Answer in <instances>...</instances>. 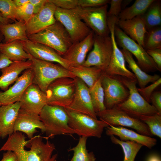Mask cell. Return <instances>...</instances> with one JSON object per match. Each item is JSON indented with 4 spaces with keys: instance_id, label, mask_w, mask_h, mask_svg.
Masks as SVG:
<instances>
[{
    "instance_id": "cell-39",
    "label": "cell",
    "mask_w": 161,
    "mask_h": 161,
    "mask_svg": "<svg viewBox=\"0 0 161 161\" xmlns=\"http://www.w3.org/2000/svg\"><path fill=\"white\" fill-rule=\"evenodd\" d=\"M161 84V78H160L150 85L143 88H137L138 91L142 96L148 103L150 102V97L155 89Z\"/></svg>"
},
{
    "instance_id": "cell-15",
    "label": "cell",
    "mask_w": 161,
    "mask_h": 161,
    "mask_svg": "<svg viewBox=\"0 0 161 161\" xmlns=\"http://www.w3.org/2000/svg\"><path fill=\"white\" fill-rule=\"evenodd\" d=\"M76 88L72 102L66 109L97 119L92 104L89 89L80 79L75 78Z\"/></svg>"
},
{
    "instance_id": "cell-43",
    "label": "cell",
    "mask_w": 161,
    "mask_h": 161,
    "mask_svg": "<svg viewBox=\"0 0 161 161\" xmlns=\"http://www.w3.org/2000/svg\"><path fill=\"white\" fill-rule=\"evenodd\" d=\"M157 65L159 71H161V48L146 50Z\"/></svg>"
},
{
    "instance_id": "cell-49",
    "label": "cell",
    "mask_w": 161,
    "mask_h": 161,
    "mask_svg": "<svg viewBox=\"0 0 161 161\" xmlns=\"http://www.w3.org/2000/svg\"><path fill=\"white\" fill-rule=\"evenodd\" d=\"M147 161H161V160L158 155L154 154L150 155L148 157Z\"/></svg>"
},
{
    "instance_id": "cell-4",
    "label": "cell",
    "mask_w": 161,
    "mask_h": 161,
    "mask_svg": "<svg viewBox=\"0 0 161 161\" xmlns=\"http://www.w3.org/2000/svg\"><path fill=\"white\" fill-rule=\"evenodd\" d=\"M120 76L123 83L129 89V95L126 100L115 107L131 117L138 119L142 116L154 115L158 113L156 109L147 102L139 92L136 86V78L130 79Z\"/></svg>"
},
{
    "instance_id": "cell-33",
    "label": "cell",
    "mask_w": 161,
    "mask_h": 161,
    "mask_svg": "<svg viewBox=\"0 0 161 161\" xmlns=\"http://www.w3.org/2000/svg\"><path fill=\"white\" fill-rule=\"evenodd\" d=\"M110 137L113 143L119 145L122 148L124 155L123 161H134L137 154L143 146L134 141H122L114 135Z\"/></svg>"
},
{
    "instance_id": "cell-23",
    "label": "cell",
    "mask_w": 161,
    "mask_h": 161,
    "mask_svg": "<svg viewBox=\"0 0 161 161\" xmlns=\"http://www.w3.org/2000/svg\"><path fill=\"white\" fill-rule=\"evenodd\" d=\"M106 133L109 136H117L123 141H133L150 149L157 143L156 139L144 135L120 126H109Z\"/></svg>"
},
{
    "instance_id": "cell-30",
    "label": "cell",
    "mask_w": 161,
    "mask_h": 161,
    "mask_svg": "<svg viewBox=\"0 0 161 161\" xmlns=\"http://www.w3.org/2000/svg\"><path fill=\"white\" fill-rule=\"evenodd\" d=\"M155 0H136L131 6L121 11L118 19L126 20L143 15L150 5Z\"/></svg>"
},
{
    "instance_id": "cell-22",
    "label": "cell",
    "mask_w": 161,
    "mask_h": 161,
    "mask_svg": "<svg viewBox=\"0 0 161 161\" xmlns=\"http://www.w3.org/2000/svg\"><path fill=\"white\" fill-rule=\"evenodd\" d=\"M116 24L131 38L143 47L147 32L143 15L126 20L117 19Z\"/></svg>"
},
{
    "instance_id": "cell-28",
    "label": "cell",
    "mask_w": 161,
    "mask_h": 161,
    "mask_svg": "<svg viewBox=\"0 0 161 161\" xmlns=\"http://www.w3.org/2000/svg\"><path fill=\"white\" fill-rule=\"evenodd\" d=\"M68 69L74 75L81 80L88 87L91 88L102 76L103 72L95 66H86L82 65L70 66Z\"/></svg>"
},
{
    "instance_id": "cell-16",
    "label": "cell",
    "mask_w": 161,
    "mask_h": 161,
    "mask_svg": "<svg viewBox=\"0 0 161 161\" xmlns=\"http://www.w3.org/2000/svg\"><path fill=\"white\" fill-rule=\"evenodd\" d=\"M34 75L32 68L25 70L14 84L4 92H0V102L5 105L19 101L27 87L32 83Z\"/></svg>"
},
{
    "instance_id": "cell-5",
    "label": "cell",
    "mask_w": 161,
    "mask_h": 161,
    "mask_svg": "<svg viewBox=\"0 0 161 161\" xmlns=\"http://www.w3.org/2000/svg\"><path fill=\"white\" fill-rule=\"evenodd\" d=\"M31 60L34 73L32 83L37 85L45 93L49 85L55 80L63 77L76 78L68 69L60 64L33 57Z\"/></svg>"
},
{
    "instance_id": "cell-18",
    "label": "cell",
    "mask_w": 161,
    "mask_h": 161,
    "mask_svg": "<svg viewBox=\"0 0 161 161\" xmlns=\"http://www.w3.org/2000/svg\"><path fill=\"white\" fill-rule=\"evenodd\" d=\"M94 33L91 30L84 39L72 43L62 57L69 67L82 65L88 52L93 47Z\"/></svg>"
},
{
    "instance_id": "cell-1",
    "label": "cell",
    "mask_w": 161,
    "mask_h": 161,
    "mask_svg": "<svg viewBox=\"0 0 161 161\" xmlns=\"http://www.w3.org/2000/svg\"><path fill=\"white\" fill-rule=\"evenodd\" d=\"M44 142L40 135L26 141L24 135L17 131L9 136L0 151H10L16 154L18 161H56L58 154L52 155L55 149L54 144L48 141Z\"/></svg>"
},
{
    "instance_id": "cell-11",
    "label": "cell",
    "mask_w": 161,
    "mask_h": 161,
    "mask_svg": "<svg viewBox=\"0 0 161 161\" xmlns=\"http://www.w3.org/2000/svg\"><path fill=\"white\" fill-rule=\"evenodd\" d=\"M54 16L56 20L60 22L67 30L72 43L84 39L91 30L72 10L56 7Z\"/></svg>"
},
{
    "instance_id": "cell-42",
    "label": "cell",
    "mask_w": 161,
    "mask_h": 161,
    "mask_svg": "<svg viewBox=\"0 0 161 161\" xmlns=\"http://www.w3.org/2000/svg\"><path fill=\"white\" fill-rule=\"evenodd\" d=\"M122 0H111L110 1V7L107 12L108 17H118L122 10Z\"/></svg>"
},
{
    "instance_id": "cell-26",
    "label": "cell",
    "mask_w": 161,
    "mask_h": 161,
    "mask_svg": "<svg viewBox=\"0 0 161 161\" xmlns=\"http://www.w3.org/2000/svg\"><path fill=\"white\" fill-rule=\"evenodd\" d=\"M26 30V23L23 21L12 24L0 22V32L3 35L5 43L17 40L26 41L28 40Z\"/></svg>"
},
{
    "instance_id": "cell-25",
    "label": "cell",
    "mask_w": 161,
    "mask_h": 161,
    "mask_svg": "<svg viewBox=\"0 0 161 161\" xmlns=\"http://www.w3.org/2000/svg\"><path fill=\"white\" fill-rule=\"evenodd\" d=\"M31 59L27 61H14L9 66L1 69L2 75L0 76V88L4 91L9 86L18 78L19 74L23 71L32 67Z\"/></svg>"
},
{
    "instance_id": "cell-35",
    "label": "cell",
    "mask_w": 161,
    "mask_h": 161,
    "mask_svg": "<svg viewBox=\"0 0 161 161\" xmlns=\"http://www.w3.org/2000/svg\"><path fill=\"white\" fill-rule=\"evenodd\" d=\"M143 48L146 51L161 48V27H157L147 30L143 41Z\"/></svg>"
},
{
    "instance_id": "cell-17",
    "label": "cell",
    "mask_w": 161,
    "mask_h": 161,
    "mask_svg": "<svg viewBox=\"0 0 161 161\" xmlns=\"http://www.w3.org/2000/svg\"><path fill=\"white\" fill-rule=\"evenodd\" d=\"M56 7L47 0L42 9L34 14L26 24L27 36L37 33L54 24L56 21L54 16Z\"/></svg>"
},
{
    "instance_id": "cell-8",
    "label": "cell",
    "mask_w": 161,
    "mask_h": 161,
    "mask_svg": "<svg viewBox=\"0 0 161 161\" xmlns=\"http://www.w3.org/2000/svg\"><path fill=\"white\" fill-rule=\"evenodd\" d=\"M114 32L117 45L135 57L137 64L143 71L147 73L159 71L156 64L143 47L131 38L116 24Z\"/></svg>"
},
{
    "instance_id": "cell-53",
    "label": "cell",
    "mask_w": 161,
    "mask_h": 161,
    "mask_svg": "<svg viewBox=\"0 0 161 161\" xmlns=\"http://www.w3.org/2000/svg\"><path fill=\"white\" fill-rule=\"evenodd\" d=\"M1 106V104L0 102V106Z\"/></svg>"
},
{
    "instance_id": "cell-32",
    "label": "cell",
    "mask_w": 161,
    "mask_h": 161,
    "mask_svg": "<svg viewBox=\"0 0 161 161\" xmlns=\"http://www.w3.org/2000/svg\"><path fill=\"white\" fill-rule=\"evenodd\" d=\"M87 137H80L76 146L69 148L68 151H73V155L70 161H95L96 158L93 152H89L86 144Z\"/></svg>"
},
{
    "instance_id": "cell-13",
    "label": "cell",
    "mask_w": 161,
    "mask_h": 161,
    "mask_svg": "<svg viewBox=\"0 0 161 161\" xmlns=\"http://www.w3.org/2000/svg\"><path fill=\"white\" fill-rule=\"evenodd\" d=\"M93 48L82 65L86 66H95L103 72L107 68L112 52V44L110 35L94 36Z\"/></svg>"
},
{
    "instance_id": "cell-29",
    "label": "cell",
    "mask_w": 161,
    "mask_h": 161,
    "mask_svg": "<svg viewBox=\"0 0 161 161\" xmlns=\"http://www.w3.org/2000/svg\"><path fill=\"white\" fill-rule=\"evenodd\" d=\"M0 52L12 61H25L32 58L25 51L21 41L19 40L8 43L1 42Z\"/></svg>"
},
{
    "instance_id": "cell-3",
    "label": "cell",
    "mask_w": 161,
    "mask_h": 161,
    "mask_svg": "<svg viewBox=\"0 0 161 161\" xmlns=\"http://www.w3.org/2000/svg\"><path fill=\"white\" fill-rule=\"evenodd\" d=\"M39 115L48 138H52L56 135L75 134L69 125V116L65 108L46 104Z\"/></svg>"
},
{
    "instance_id": "cell-12",
    "label": "cell",
    "mask_w": 161,
    "mask_h": 161,
    "mask_svg": "<svg viewBox=\"0 0 161 161\" xmlns=\"http://www.w3.org/2000/svg\"><path fill=\"white\" fill-rule=\"evenodd\" d=\"M101 84L104 94V105L106 109L114 107L126 100L129 91L120 76L109 75L103 73Z\"/></svg>"
},
{
    "instance_id": "cell-45",
    "label": "cell",
    "mask_w": 161,
    "mask_h": 161,
    "mask_svg": "<svg viewBox=\"0 0 161 161\" xmlns=\"http://www.w3.org/2000/svg\"><path fill=\"white\" fill-rule=\"evenodd\" d=\"M33 7L34 14L39 12L43 7L47 0H29Z\"/></svg>"
},
{
    "instance_id": "cell-37",
    "label": "cell",
    "mask_w": 161,
    "mask_h": 161,
    "mask_svg": "<svg viewBox=\"0 0 161 161\" xmlns=\"http://www.w3.org/2000/svg\"><path fill=\"white\" fill-rule=\"evenodd\" d=\"M148 126L152 135L161 138V114L145 116L139 119Z\"/></svg>"
},
{
    "instance_id": "cell-40",
    "label": "cell",
    "mask_w": 161,
    "mask_h": 161,
    "mask_svg": "<svg viewBox=\"0 0 161 161\" xmlns=\"http://www.w3.org/2000/svg\"><path fill=\"white\" fill-rule=\"evenodd\" d=\"M56 7L72 10L78 6V0H48Z\"/></svg>"
},
{
    "instance_id": "cell-14",
    "label": "cell",
    "mask_w": 161,
    "mask_h": 161,
    "mask_svg": "<svg viewBox=\"0 0 161 161\" xmlns=\"http://www.w3.org/2000/svg\"><path fill=\"white\" fill-rule=\"evenodd\" d=\"M117 18H108L109 27L112 44V52L109 64L103 73L109 75H117L130 79L136 78L133 73L126 67L125 60L117 44L114 35V27Z\"/></svg>"
},
{
    "instance_id": "cell-31",
    "label": "cell",
    "mask_w": 161,
    "mask_h": 161,
    "mask_svg": "<svg viewBox=\"0 0 161 161\" xmlns=\"http://www.w3.org/2000/svg\"><path fill=\"white\" fill-rule=\"evenodd\" d=\"M147 31L161 24L160 0H155L150 5L143 15Z\"/></svg>"
},
{
    "instance_id": "cell-54",
    "label": "cell",
    "mask_w": 161,
    "mask_h": 161,
    "mask_svg": "<svg viewBox=\"0 0 161 161\" xmlns=\"http://www.w3.org/2000/svg\"><path fill=\"white\" fill-rule=\"evenodd\" d=\"M1 137V132H0V138Z\"/></svg>"
},
{
    "instance_id": "cell-47",
    "label": "cell",
    "mask_w": 161,
    "mask_h": 161,
    "mask_svg": "<svg viewBox=\"0 0 161 161\" xmlns=\"http://www.w3.org/2000/svg\"><path fill=\"white\" fill-rule=\"evenodd\" d=\"M14 61L10 60L2 54H0V69L9 66Z\"/></svg>"
},
{
    "instance_id": "cell-7",
    "label": "cell",
    "mask_w": 161,
    "mask_h": 161,
    "mask_svg": "<svg viewBox=\"0 0 161 161\" xmlns=\"http://www.w3.org/2000/svg\"><path fill=\"white\" fill-rule=\"evenodd\" d=\"M65 109L69 116V126L80 137L100 138L104 128L109 126L100 120Z\"/></svg>"
},
{
    "instance_id": "cell-46",
    "label": "cell",
    "mask_w": 161,
    "mask_h": 161,
    "mask_svg": "<svg viewBox=\"0 0 161 161\" xmlns=\"http://www.w3.org/2000/svg\"><path fill=\"white\" fill-rule=\"evenodd\" d=\"M1 161H18V159L15 153L11 151H7L3 153Z\"/></svg>"
},
{
    "instance_id": "cell-48",
    "label": "cell",
    "mask_w": 161,
    "mask_h": 161,
    "mask_svg": "<svg viewBox=\"0 0 161 161\" xmlns=\"http://www.w3.org/2000/svg\"><path fill=\"white\" fill-rule=\"evenodd\" d=\"M16 7L18 8L23 6L29 2V0H13Z\"/></svg>"
},
{
    "instance_id": "cell-44",
    "label": "cell",
    "mask_w": 161,
    "mask_h": 161,
    "mask_svg": "<svg viewBox=\"0 0 161 161\" xmlns=\"http://www.w3.org/2000/svg\"><path fill=\"white\" fill-rule=\"evenodd\" d=\"M152 105L157 110L158 113L161 114V92L154 91L150 97Z\"/></svg>"
},
{
    "instance_id": "cell-19",
    "label": "cell",
    "mask_w": 161,
    "mask_h": 161,
    "mask_svg": "<svg viewBox=\"0 0 161 161\" xmlns=\"http://www.w3.org/2000/svg\"><path fill=\"white\" fill-rule=\"evenodd\" d=\"M21 41L25 51L32 57L47 61L55 62L68 69L69 66L65 60L51 47L29 39Z\"/></svg>"
},
{
    "instance_id": "cell-38",
    "label": "cell",
    "mask_w": 161,
    "mask_h": 161,
    "mask_svg": "<svg viewBox=\"0 0 161 161\" xmlns=\"http://www.w3.org/2000/svg\"><path fill=\"white\" fill-rule=\"evenodd\" d=\"M17 12L20 20L25 21L27 24L34 14L33 6L29 2L18 8Z\"/></svg>"
},
{
    "instance_id": "cell-21",
    "label": "cell",
    "mask_w": 161,
    "mask_h": 161,
    "mask_svg": "<svg viewBox=\"0 0 161 161\" xmlns=\"http://www.w3.org/2000/svg\"><path fill=\"white\" fill-rule=\"evenodd\" d=\"M37 128L40 129L42 132H45V127L39 115L29 112L20 108L14 124V132H23L31 139L37 132Z\"/></svg>"
},
{
    "instance_id": "cell-34",
    "label": "cell",
    "mask_w": 161,
    "mask_h": 161,
    "mask_svg": "<svg viewBox=\"0 0 161 161\" xmlns=\"http://www.w3.org/2000/svg\"><path fill=\"white\" fill-rule=\"evenodd\" d=\"M101 77L89 89L92 104L96 113L106 109L104 105V94L101 84Z\"/></svg>"
},
{
    "instance_id": "cell-36",
    "label": "cell",
    "mask_w": 161,
    "mask_h": 161,
    "mask_svg": "<svg viewBox=\"0 0 161 161\" xmlns=\"http://www.w3.org/2000/svg\"><path fill=\"white\" fill-rule=\"evenodd\" d=\"M0 12L7 19L14 22L20 20L13 0H0Z\"/></svg>"
},
{
    "instance_id": "cell-50",
    "label": "cell",
    "mask_w": 161,
    "mask_h": 161,
    "mask_svg": "<svg viewBox=\"0 0 161 161\" xmlns=\"http://www.w3.org/2000/svg\"><path fill=\"white\" fill-rule=\"evenodd\" d=\"M12 21L10 20L4 18L1 13L0 12V22L4 24H9Z\"/></svg>"
},
{
    "instance_id": "cell-41",
    "label": "cell",
    "mask_w": 161,
    "mask_h": 161,
    "mask_svg": "<svg viewBox=\"0 0 161 161\" xmlns=\"http://www.w3.org/2000/svg\"><path fill=\"white\" fill-rule=\"evenodd\" d=\"M109 0H78V6L82 7H97L109 3Z\"/></svg>"
},
{
    "instance_id": "cell-10",
    "label": "cell",
    "mask_w": 161,
    "mask_h": 161,
    "mask_svg": "<svg viewBox=\"0 0 161 161\" xmlns=\"http://www.w3.org/2000/svg\"><path fill=\"white\" fill-rule=\"evenodd\" d=\"M100 120L109 126H126L136 130L137 133L145 136L153 135L147 126L139 119L131 117L116 107L106 109L96 113Z\"/></svg>"
},
{
    "instance_id": "cell-51",
    "label": "cell",
    "mask_w": 161,
    "mask_h": 161,
    "mask_svg": "<svg viewBox=\"0 0 161 161\" xmlns=\"http://www.w3.org/2000/svg\"><path fill=\"white\" fill-rule=\"evenodd\" d=\"M132 1L131 0H122L121 3L122 10L126 8V6L129 5Z\"/></svg>"
},
{
    "instance_id": "cell-2",
    "label": "cell",
    "mask_w": 161,
    "mask_h": 161,
    "mask_svg": "<svg viewBox=\"0 0 161 161\" xmlns=\"http://www.w3.org/2000/svg\"><path fill=\"white\" fill-rule=\"evenodd\" d=\"M27 37L33 42L51 47L61 56L72 44L68 32L62 24L57 21L40 31Z\"/></svg>"
},
{
    "instance_id": "cell-6",
    "label": "cell",
    "mask_w": 161,
    "mask_h": 161,
    "mask_svg": "<svg viewBox=\"0 0 161 161\" xmlns=\"http://www.w3.org/2000/svg\"><path fill=\"white\" fill-rule=\"evenodd\" d=\"M76 88L75 78L63 77L55 80L45 92L47 104L68 108L73 100Z\"/></svg>"
},
{
    "instance_id": "cell-20",
    "label": "cell",
    "mask_w": 161,
    "mask_h": 161,
    "mask_svg": "<svg viewBox=\"0 0 161 161\" xmlns=\"http://www.w3.org/2000/svg\"><path fill=\"white\" fill-rule=\"evenodd\" d=\"M19 101L21 108L39 115L47 104V98L45 93L37 85L32 83L25 90Z\"/></svg>"
},
{
    "instance_id": "cell-52",
    "label": "cell",
    "mask_w": 161,
    "mask_h": 161,
    "mask_svg": "<svg viewBox=\"0 0 161 161\" xmlns=\"http://www.w3.org/2000/svg\"><path fill=\"white\" fill-rule=\"evenodd\" d=\"M4 39V37L2 33L0 32V44L1 43L2 40ZM1 53L0 52V54Z\"/></svg>"
},
{
    "instance_id": "cell-9",
    "label": "cell",
    "mask_w": 161,
    "mask_h": 161,
    "mask_svg": "<svg viewBox=\"0 0 161 161\" xmlns=\"http://www.w3.org/2000/svg\"><path fill=\"white\" fill-rule=\"evenodd\" d=\"M108 4L97 7H82L72 9L92 30L100 36L110 35L107 22Z\"/></svg>"
},
{
    "instance_id": "cell-27",
    "label": "cell",
    "mask_w": 161,
    "mask_h": 161,
    "mask_svg": "<svg viewBox=\"0 0 161 161\" xmlns=\"http://www.w3.org/2000/svg\"><path fill=\"white\" fill-rule=\"evenodd\" d=\"M121 50L129 67L133 72L140 88H144L149 83H153L160 78L158 75H150L143 71L136 62L132 55L129 52L123 49Z\"/></svg>"
},
{
    "instance_id": "cell-24",
    "label": "cell",
    "mask_w": 161,
    "mask_h": 161,
    "mask_svg": "<svg viewBox=\"0 0 161 161\" xmlns=\"http://www.w3.org/2000/svg\"><path fill=\"white\" fill-rule=\"evenodd\" d=\"M21 108L19 101L0 106V131L4 138L14 132V127Z\"/></svg>"
}]
</instances>
